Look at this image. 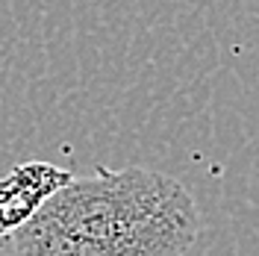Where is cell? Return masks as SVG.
<instances>
[{
    "mask_svg": "<svg viewBox=\"0 0 259 256\" xmlns=\"http://www.w3.org/2000/svg\"><path fill=\"white\" fill-rule=\"evenodd\" d=\"M71 180V171L50 162H24L0 177V239L15 236Z\"/></svg>",
    "mask_w": 259,
    "mask_h": 256,
    "instance_id": "obj_2",
    "label": "cell"
},
{
    "mask_svg": "<svg viewBox=\"0 0 259 256\" xmlns=\"http://www.w3.org/2000/svg\"><path fill=\"white\" fill-rule=\"evenodd\" d=\"M200 209L174 177L147 168H97L71 180L18 230L15 256H183Z\"/></svg>",
    "mask_w": 259,
    "mask_h": 256,
    "instance_id": "obj_1",
    "label": "cell"
}]
</instances>
